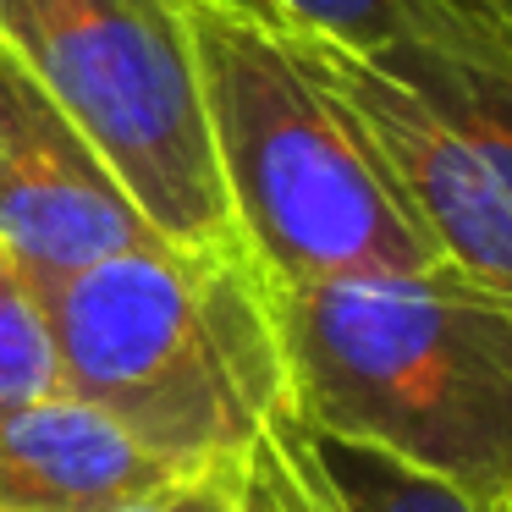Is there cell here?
I'll use <instances>...</instances> for the list:
<instances>
[{
	"instance_id": "cell-1",
	"label": "cell",
	"mask_w": 512,
	"mask_h": 512,
	"mask_svg": "<svg viewBox=\"0 0 512 512\" xmlns=\"http://www.w3.org/2000/svg\"><path fill=\"white\" fill-rule=\"evenodd\" d=\"M270 314L303 424L512 507V298L441 265L270 287Z\"/></svg>"
},
{
	"instance_id": "cell-2",
	"label": "cell",
	"mask_w": 512,
	"mask_h": 512,
	"mask_svg": "<svg viewBox=\"0 0 512 512\" xmlns=\"http://www.w3.org/2000/svg\"><path fill=\"white\" fill-rule=\"evenodd\" d=\"M232 237L265 287L441 270L386 155L309 50L210 0H177Z\"/></svg>"
},
{
	"instance_id": "cell-3",
	"label": "cell",
	"mask_w": 512,
	"mask_h": 512,
	"mask_svg": "<svg viewBox=\"0 0 512 512\" xmlns=\"http://www.w3.org/2000/svg\"><path fill=\"white\" fill-rule=\"evenodd\" d=\"M61 391L182 474L259 441L287 408L270 287L237 243H149L39 287Z\"/></svg>"
},
{
	"instance_id": "cell-4",
	"label": "cell",
	"mask_w": 512,
	"mask_h": 512,
	"mask_svg": "<svg viewBox=\"0 0 512 512\" xmlns=\"http://www.w3.org/2000/svg\"><path fill=\"white\" fill-rule=\"evenodd\" d=\"M0 45L166 243H237L177 0H0Z\"/></svg>"
},
{
	"instance_id": "cell-5",
	"label": "cell",
	"mask_w": 512,
	"mask_h": 512,
	"mask_svg": "<svg viewBox=\"0 0 512 512\" xmlns=\"http://www.w3.org/2000/svg\"><path fill=\"white\" fill-rule=\"evenodd\" d=\"M166 243L94 144L0 45V248L34 287L127 248Z\"/></svg>"
},
{
	"instance_id": "cell-6",
	"label": "cell",
	"mask_w": 512,
	"mask_h": 512,
	"mask_svg": "<svg viewBox=\"0 0 512 512\" xmlns=\"http://www.w3.org/2000/svg\"><path fill=\"white\" fill-rule=\"evenodd\" d=\"M188 479L72 391L0 419V512H122Z\"/></svg>"
},
{
	"instance_id": "cell-7",
	"label": "cell",
	"mask_w": 512,
	"mask_h": 512,
	"mask_svg": "<svg viewBox=\"0 0 512 512\" xmlns=\"http://www.w3.org/2000/svg\"><path fill=\"white\" fill-rule=\"evenodd\" d=\"M369 56H380L457 127L512 210V28L479 17L457 39H402Z\"/></svg>"
},
{
	"instance_id": "cell-8",
	"label": "cell",
	"mask_w": 512,
	"mask_h": 512,
	"mask_svg": "<svg viewBox=\"0 0 512 512\" xmlns=\"http://www.w3.org/2000/svg\"><path fill=\"white\" fill-rule=\"evenodd\" d=\"M281 34H314L353 50H386L402 39H457L485 12L452 0H210Z\"/></svg>"
},
{
	"instance_id": "cell-9",
	"label": "cell",
	"mask_w": 512,
	"mask_h": 512,
	"mask_svg": "<svg viewBox=\"0 0 512 512\" xmlns=\"http://www.w3.org/2000/svg\"><path fill=\"white\" fill-rule=\"evenodd\" d=\"M309 435H314V452H320L336 496L347 501V512H507V507L463 496V490L441 485V479L419 474V468L375 452V446L336 441V435H320L314 424H309Z\"/></svg>"
},
{
	"instance_id": "cell-10",
	"label": "cell",
	"mask_w": 512,
	"mask_h": 512,
	"mask_svg": "<svg viewBox=\"0 0 512 512\" xmlns=\"http://www.w3.org/2000/svg\"><path fill=\"white\" fill-rule=\"evenodd\" d=\"M50 391H61V369L45 303H39V287L0 248V419L23 413Z\"/></svg>"
},
{
	"instance_id": "cell-11",
	"label": "cell",
	"mask_w": 512,
	"mask_h": 512,
	"mask_svg": "<svg viewBox=\"0 0 512 512\" xmlns=\"http://www.w3.org/2000/svg\"><path fill=\"white\" fill-rule=\"evenodd\" d=\"M210 512H292L287 490H281L276 468H270L265 441H254L232 468H226V485H221V496L210 501Z\"/></svg>"
},
{
	"instance_id": "cell-12",
	"label": "cell",
	"mask_w": 512,
	"mask_h": 512,
	"mask_svg": "<svg viewBox=\"0 0 512 512\" xmlns=\"http://www.w3.org/2000/svg\"><path fill=\"white\" fill-rule=\"evenodd\" d=\"M232 463H237V457H232ZM232 463H221V468H204V474H188V479H177V485L155 490V496L133 501V507H122V512H210V501L221 496V485H226V468H232Z\"/></svg>"
},
{
	"instance_id": "cell-13",
	"label": "cell",
	"mask_w": 512,
	"mask_h": 512,
	"mask_svg": "<svg viewBox=\"0 0 512 512\" xmlns=\"http://www.w3.org/2000/svg\"><path fill=\"white\" fill-rule=\"evenodd\" d=\"M452 6H468V12H485V17H496V23H507V28H512V0H452Z\"/></svg>"
},
{
	"instance_id": "cell-14",
	"label": "cell",
	"mask_w": 512,
	"mask_h": 512,
	"mask_svg": "<svg viewBox=\"0 0 512 512\" xmlns=\"http://www.w3.org/2000/svg\"><path fill=\"white\" fill-rule=\"evenodd\" d=\"M507 512H512V507H507Z\"/></svg>"
}]
</instances>
